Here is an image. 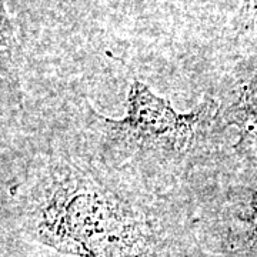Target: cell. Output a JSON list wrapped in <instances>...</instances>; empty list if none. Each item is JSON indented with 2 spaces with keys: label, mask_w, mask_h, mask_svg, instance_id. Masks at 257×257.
Masks as SVG:
<instances>
[{
  "label": "cell",
  "mask_w": 257,
  "mask_h": 257,
  "mask_svg": "<svg viewBox=\"0 0 257 257\" xmlns=\"http://www.w3.org/2000/svg\"><path fill=\"white\" fill-rule=\"evenodd\" d=\"M216 100L220 124L237 128L241 143L257 139V53L234 64Z\"/></svg>",
  "instance_id": "obj_3"
},
{
  "label": "cell",
  "mask_w": 257,
  "mask_h": 257,
  "mask_svg": "<svg viewBox=\"0 0 257 257\" xmlns=\"http://www.w3.org/2000/svg\"><path fill=\"white\" fill-rule=\"evenodd\" d=\"M23 229L80 257H203L189 237L121 189L109 173L70 155L43 159L16 186Z\"/></svg>",
  "instance_id": "obj_1"
},
{
  "label": "cell",
  "mask_w": 257,
  "mask_h": 257,
  "mask_svg": "<svg viewBox=\"0 0 257 257\" xmlns=\"http://www.w3.org/2000/svg\"><path fill=\"white\" fill-rule=\"evenodd\" d=\"M216 99L180 113L172 103L157 96L146 83L135 79L128 89L121 119L96 114L107 156L139 163L176 166L200 149L203 139L217 120Z\"/></svg>",
  "instance_id": "obj_2"
},
{
  "label": "cell",
  "mask_w": 257,
  "mask_h": 257,
  "mask_svg": "<svg viewBox=\"0 0 257 257\" xmlns=\"http://www.w3.org/2000/svg\"><path fill=\"white\" fill-rule=\"evenodd\" d=\"M256 5V0H243V10H241V16H243V25L244 28L248 29V20L253 19V8Z\"/></svg>",
  "instance_id": "obj_4"
}]
</instances>
